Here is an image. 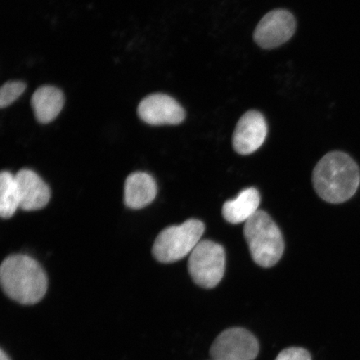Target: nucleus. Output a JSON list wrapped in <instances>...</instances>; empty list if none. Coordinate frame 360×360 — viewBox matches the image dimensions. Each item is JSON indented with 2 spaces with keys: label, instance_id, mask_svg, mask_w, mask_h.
Masks as SVG:
<instances>
[{
  "label": "nucleus",
  "instance_id": "1",
  "mask_svg": "<svg viewBox=\"0 0 360 360\" xmlns=\"http://www.w3.org/2000/svg\"><path fill=\"white\" fill-rule=\"evenodd\" d=\"M313 184L322 200L330 204H342L350 200L359 190V165L345 152L328 153L315 166Z\"/></svg>",
  "mask_w": 360,
  "mask_h": 360
},
{
  "label": "nucleus",
  "instance_id": "2",
  "mask_svg": "<svg viewBox=\"0 0 360 360\" xmlns=\"http://www.w3.org/2000/svg\"><path fill=\"white\" fill-rule=\"evenodd\" d=\"M0 281L8 298L25 305L39 303L48 290L44 270L37 261L24 255L8 256L3 261Z\"/></svg>",
  "mask_w": 360,
  "mask_h": 360
},
{
  "label": "nucleus",
  "instance_id": "3",
  "mask_svg": "<svg viewBox=\"0 0 360 360\" xmlns=\"http://www.w3.org/2000/svg\"><path fill=\"white\" fill-rule=\"evenodd\" d=\"M244 233L252 258L259 266L272 267L281 259L285 242L280 229L266 212L259 210L248 220Z\"/></svg>",
  "mask_w": 360,
  "mask_h": 360
},
{
  "label": "nucleus",
  "instance_id": "4",
  "mask_svg": "<svg viewBox=\"0 0 360 360\" xmlns=\"http://www.w3.org/2000/svg\"><path fill=\"white\" fill-rule=\"evenodd\" d=\"M205 231V224L195 219L166 228L156 238L153 255L160 263L176 262L192 253Z\"/></svg>",
  "mask_w": 360,
  "mask_h": 360
},
{
  "label": "nucleus",
  "instance_id": "5",
  "mask_svg": "<svg viewBox=\"0 0 360 360\" xmlns=\"http://www.w3.org/2000/svg\"><path fill=\"white\" fill-rule=\"evenodd\" d=\"M188 265V272L198 285L205 289H213L224 277V248L211 240H201L192 251Z\"/></svg>",
  "mask_w": 360,
  "mask_h": 360
},
{
  "label": "nucleus",
  "instance_id": "6",
  "mask_svg": "<svg viewBox=\"0 0 360 360\" xmlns=\"http://www.w3.org/2000/svg\"><path fill=\"white\" fill-rule=\"evenodd\" d=\"M259 351L258 340L251 332L231 328L216 338L210 355L214 360H255Z\"/></svg>",
  "mask_w": 360,
  "mask_h": 360
},
{
  "label": "nucleus",
  "instance_id": "7",
  "mask_svg": "<svg viewBox=\"0 0 360 360\" xmlns=\"http://www.w3.org/2000/svg\"><path fill=\"white\" fill-rule=\"evenodd\" d=\"M295 30L296 20L290 11L274 10L259 21L254 32V39L259 47L272 49L289 41Z\"/></svg>",
  "mask_w": 360,
  "mask_h": 360
},
{
  "label": "nucleus",
  "instance_id": "8",
  "mask_svg": "<svg viewBox=\"0 0 360 360\" xmlns=\"http://www.w3.org/2000/svg\"><path fill=\"white\" fill-rule=\"evenodd\" d=\"M138 115L150 125H177L186 119V111L174 98L164 94H151L139 103Z\"/></svg>",
  "mask_w": 360,
  "mask_h": 360
},
{
  "label": "nucleus",
  "instance_id": "9",
  "mask_svg": "<svg viewBox=\"0 0 360 360\" xmlns=\"http://www.w3.org/2000/svg\"><path fill=\"white\" fill-rule=\"evenodd\" d=\"M268 125L260 112L250 110L243 115L233 134V147L238 154H253L267 137Z\"/></svg>",
  "mask_w": 360,
  "mask_h": 360
},
{
  "label": "nucleus",
  "instance_id": "10",
  "mask_svg": "<svg viewBox=\"0 0 360 360\" xmlns=\"http://www.w3.org/2000/svg\"><path fill=\"white\" fill-rule=\"evenodd\" d=\"M15 179L22 210H39L48 205L51 197V190L34 171L21 169L16 174Z\"/></svg>",
  "mask_w": 360,
  "mask_h": 360
},
{
  "label": "nucleus",
  "instance_id": "11",
  "mask_svg": "<svg viewBox=\"0 0 360 360\" xmlns=\"http://www.w3.org/2000/svg\"><path fill=\"white\" fill-rule=\"evenodd\" d=\"M157 191V184L150 174L143 172L133 173L125 181V205L133 210L145 208L154 201Z\"/></svg>",
  "mask_w": 360,
  "mask_h": 360
},
{
  "label": "nucleus",
  "instance_id": "12",
  "mask_svg": "<svg viewBox=\"0 0 360 360\" xmlns=\"http://www.w3.org/2000/svg\"><path fill=\"white\" fill-rule=\"evenodd\" d=\"M35 118L40 124H49L56 119L65 105L64 94L60 89L44 85L31 98Z\"/></svg>",
  "mask_w": 360,
  "mask_h": 360
},
{
  "label": "nucleus",
  "instance_id": "13",
  "mask_svg": "<svg viewBox=\"0 0 360 360\" xmlns=\"http://www.w3.org/2000/svg\"><path fill=\"white\" fill-rule=\"evenodd\" d=\"M259 205V191L255 188H248L238 193L236 199L224 202L222 214L229 223H246L258 212Z\"/></svg>",
  "mask_w": 360,
  "mask_h": 360
},
{
  "label": "nucleus",
  "instance_id": "14",
  "mask_svg": "<svg viewBox=\"0 0 360 360\" xmlns=\"http://www.w3.org/2000/svg\"><path fill=\"white\" fill-rule=\"evenodd\" d=\"M18 208H20V202L15 175L3 171L0 174V215L3 219H10Z\"/></svg>",
  "mask_w": 360,
  "mask_h": 360
},
{
  "label": "nucleus",
  "instance_id": "15",
  "mask_svg": "<svg viewBox=\"0 0 360 360\" xmlns=\"http://www.w3.org/2000/svg\"><path fill=\"white\" fill-rule=\"evenodd\" d=\"M26 84L22 81H10L0 89V107L4 109L12 105L25 91Z\"/></svg>",
  "mask_w": 360,
  "mask_h": 360
},
{
  "label": "nucleus",
  "instance_id": "16",
  "mask_svg": "<svg viewBox=\"0 0 360 360\" xmlns=\"http://www.w3.org/2000/svg\"><path fill=\"white\" fill-rule=\"evenodd\" d=\"M276 360H311V356L304 349L289 348L283 350Z\"/></svg>",
  "mask_w": 360,
  "mask_h": 360
},
{
  "label": "nucleus",
  "instance_id": "17",
  "mask_svg": "<svg viewBox=\"0 0 360 360\" xmlns=\"http://www.w3.org/2000/svg\"><path fill=\"white\" fill-rule=\"evenodd\" d=\"M0 360H11L10 357L8 356V354L4 353V351L2 349L1 352H0Z\"/></svg>",
  "mask_w": 360,
  "mask_h": 360
}]
</instances>
